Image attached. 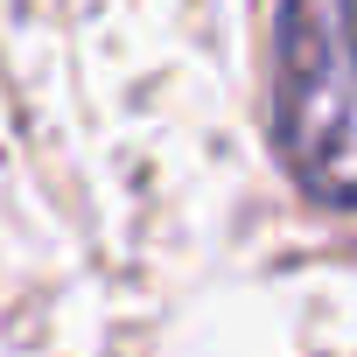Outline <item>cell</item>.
I'll list each match as a JSON object with an SVG mask.
<instances>
[{"label": "cell", "instance_id": "obj_1", "mask_svg": "<svg viewBox=\"0 0 357 357\" xmlns=\"http://www.w3.org/2000/svg\"><path fill=\"white\" fill-rule=\"evenodd\" d=\"M273 140L329 211H357V0H280Z\"/></svg>", "mask_w": 357, "mask_h": 357}]
</instances>
